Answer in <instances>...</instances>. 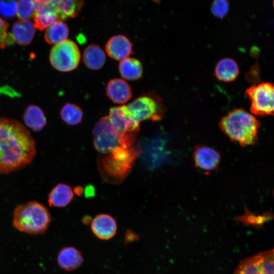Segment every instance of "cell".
<instances>
[{"label": "cell", "mask_w": 274, "mask_h": 274, "mask_svg": "<svg viewBox=\"0 0 274 274\" xmlns=\"http://www.w3.org/2000/svg\"><path fill=\"white\" fill-rule=\"evenodd\" d=\"M37 153L35 140L18 121L0 117V174L29 164Z\"/></svg>", "instance_id": "obj_1"}, {"label": "cell", "mask_w": 274, "mask_h": 274, "mask_svg": "<svg viewBox=\"0 0 274 274\" xmlns=\"http://www.w3.org/2000/svg\"><path fill=\"white\" fill-rule=\"evenodd\" d=\"M219 126L232 141L246 146L257 141L260 123L254 115L244 109H237L224 116Z\"/></svg>", "instance_id": "obj_2"}, {"label": "cell", "mask_w": 274, "mask_h": 274, "mask_svg": "<svg viewBox=\"0 0 274 274\" xmlns=\"http://www.w3.org/2000/svg\"><path fill=\"white\" fill-rule=\"evenodd\" d=\"M51 220L50 214L45 206L37 201H29L15 207L12 224L20 232L38 235L46 232Z\"/></svg>", "instance_id": "obj_3"}, {"label": "cell", "mask_w": 274, "mask_h": 274, "mask_svg": "<svg viewBox=\"0 0 274 274\" xmlns=\"http://www.w3.org/2000/svg\"><path fill=\"white\" fill-rule=\"evenodd\" d=\"M140 153V148L116 147L101 161V172L110 181H121L130 172Z\"/></svg>", "instance_id": "obj_4"}, {"label": "cell", "mask_w": 274, "mask_h": 274, "mask_svg": "<svg viewBox=\"0 0 274 274\" xmlns=\"http://www.w3.org/2000/svg\"><path fill=\"white\" fill-rule=\"evenodd\" d=\"M245 95L251 102L250 111L264 117L274 115V84L262 82L247 88Z\"/></svg>", "instance_id": "obj_5"}, {"label": "cell", "mask_w": 274, "mask_h": 274, "mask_svg": "<svg viewBox=\"0 0 274 274\" xmlns=\"http://www.w3.org/2000/svg\"><path fill=\"white\" fill-rule=\"evenodd\" d=\"M109 117L120 134V146L130 148L139 130L140 123L131 117L126 105L111 108Z\"/></svg>", "instance_id": "obj_6"}, {"label": "cell", "mask_w": 274, "mask_h": 274, "mask_svg": "<svg viewBox=\"0 0 274 274\" xmlns=\"http://www.w3.org/2000/svg\"><path fill=\"white\" fill-rule=\"evenodd\" d=\"M81 58L80 50L73 41L66 40L54 45L49 56L52 66L56 70L67 72L76 68Z\"/></svg>", "instance_id": "obj_7"}, {"label": "cell", "mask_w": 274, "mask_h": 274, "mask_svg": "<svg viewBox=\"0 0 274 274\" xmlns=\"http://www.w3.org/2000/svg\"><path fill=\"white\" fill-rule=\"evenodd\" d=\"M126 107L131 117L139 123L147 120H159L164 114L161 100L150 94L136 98Z\"/></svg>", "instance_id": "obj_8"}, {"label": "cell", "mask_w": 274, "mask_h": 274, "mask_svg": "<svg viewBox=\"0 0 274 274\" xmlns=\"http://www.w3.org/2000/svg\"><path fill=\"white\" fill-rule=\"evenodd\" d=\"M93 134V144L100 153L108 154L120 146V134L109 116L101 118L95 125Z\"/></svg>", "instance_id": "obj_9"}, {"label": "cell", "mask_w": 274, "mask_h": 274, "mask_svg": "<svg viewBox=\"0 0 274 274\" xmlns=\"http://www.w3.org/2000/svg\"><path fill=\"white\" fill-rule=\"evenodd\" d=\"M233 274H274V252L266 251L242 259Z\"/></svg>", "instance_id": "obj_10"}, {"label": "cell", "mask_w": 274, "mask_h": 274, "mask_svg": "<svg viewBox=\"0 0 274 274\" xmlns=\"http://www.w3.org/2000/svg\"><path fill=\"white\" fill-rule=\"evenodd\" d=\"M36 10L33 15L34 26L40 30L46 29L58 20L56 9L50 0H35Z\"/></svg>", "instance_id": "obj_11"}, {"label": "cell", "mask_w": 274, "mask_h": 274, "mask_svg": "<svg viewBox=\"0 0 274 274\" xmlns=\"http://www.w3.org/2000/svg\"><path fill=\"white\" fill-rule=\"evenodd\" d=\"M94 235L101 240H109L116 233L117 226L115 219L110 215L99 214L95 217L91 224Z\"/></svg>", "instance_id": "obj_12"}, {"label": "cell", "mask_w": 274, "mask_h": 274, "mask_svg": "<svg viewBox=\"0 0 274 274\" xmlns=\"http://www.w3.org/2000/svg\"><path fill=\"white\" fill-rule=\"evenodd\" d=\"M105 49L111 58L121 61L132 53V44L125 36L116 35L108 41Z\"/></svg>", "instance_id": "obj_13"}, {"label": "cell", "mask_w": 274, "mask_h": 274, "mask_svg": "<svg viewBox=\"0 0 274 274\" xmlns=\"http://www.w3.org/2000/svg\"><path fill=\"white\" fill-rule=\"evenodd\" d=\"M106 94L113 102L123 104L131 98L132 90L130 86L125 81L115 78L111 80L108 83Z\"/></svg>", "instance_id": "obj_14"}, {"label": "cell", "mask_w": 274, "mask_h": 274, "mask_svg": "<svg viewBox=\"0 0 274 274\" xmlns=\"http://www.w3.org/2000/svg\"><path fill=\"white\" fill-rule=\"evenodd\" d=\"M195 165L199 168L210 171L215 169L220 161V155L214 149L207 146H199L194 153Z\"/></svg>", "instance_id": "obj_15"}, {"label": "cell", "mask_w": 274, "mask_h": 274, "mask_svg": "<svg viewBox=\"0 0 274 274\" xmlns=\"http://www.w3.org/2000/svg\"><path fill=\"white\" fill-rule=\"evenodd\" d=\"M59 266L66 271L78 268L84 262L82 253L77 248L68 246L61 249L57 257Z\"/></svg>", "instance_id": "obj_16"}, {"label": "cell", "mask_w": 274, "mask_h": 274, "mask_svg": "<svg viewBox=\"0 0 274 274\" xmlns=\"http://www.w3.org/2000/svg\"><path fill=\"white\" fill-rule=\"evenodd\" d=\"M74 197V192L68 185L59 183L48 195V202L50 207L62 208L68 204Z\"/></svg>", "instance_id": "obj_17"}, {"label": "cell", "mask_w": 274, "mask_h": 274, "mask_svg": "<svg viewBox=\"0 0 274 274\" xmlns=\"http://www.w3.org/2000/svg\"><path fill=\"white\" fill-rule=\"evenodd\" d=\"M35 34V27L29 20H19L14 23L12 36L16 42L22 46L29 45Z\"/></svg>", "instance_id": "obj_18"}, {"label": "cell", "mask_w": 274, "mask_h": 274, "mask_svg": "<svg viewBox=\"0 0 274 274\" xmlns=\"http://www.w3.org/2000/svg\"><path fill=\"white\" fill-rule=\"evenodd\" d=\"M239 68L232 59L225 58L218 61L215 69V75L219 81L229 82L234 80L238 76Z\"/></svg>", "instance_id": "obj_19"}, {"label": "cell", "mask_w": 274, "mask_h": 274, "mask_svg": "<svg viewBox=\"0 0 274 274\" xmlns=\"http://www.w3.org/2000/svg\"><path fill=\"white\" fill-rule=\"evenodd\" d=\"M106 60L105 53L96 44H91L87 46L83 53V61L84 64L92 70L101 68Z\"/></svg>", "instance_id": "obj_20"}, {"label": "cell", "mask_w": 274, "mask_h": 274, "mask_svg": "<svg viewBox=\"0 0 274 274\" xmlns=\"http://www.w3.org/2000/svg\"><path fill=\"white\" fill-rule=\"evenodd\" d=\"M57 11L58 20L75 17L82 6V0H50Z\"/></svg>", "instance_id": "obj_21"}, {"label": "cell", "mask_w": 274, "mask_h": 274, "mask_svg": "<svg viewBox=\"0 0 274 274\" xmlns=\"http://www.w3.org/2000/svg\"><path fill=\"white\" fill-rule=\"evenodd\" d=\"M25 125L34 131L42 130L47 123L46 118L42 110L35 105L29 106L23 115Z\"/></svg>", "instance_id": "obj_22"}, {"label": "cell", "mask_w": 274, "mask_h": 274, "mask_svg": "<svg viewBox=\"0 0 274 274\" xmlns=\"http://www.w3.org/2000/svg\"><path fill=\"white\" fill-rule=\"evenodd\" d=\"M69 29L61 20H57L48 26L44 33L45 41L49 44L56 45L67 40Z\"/></svg>", "instance_id": "obj_23"}, {"label": "cell", "mask_w": 274, "mask_h": 274, "mask_svg": "<svg viewBox=\"0 0 274 274\" xmlns=\"http://www.w3.org/2000/svg\"><path fill=\"white\" fill-rule=\"evenodd\" d=\"M119 71L121 76L128 80H136L141 78L143 66L137 59L126 58L121 60L119 64Z\"/></svg>", "instance_id": "obj_24"}, {"label": "cell", "mask_w": 274, "mask_h": 274, "mask_svg": "<svg viewBox=\"0 0 274 274\" xmlns=\"http://www.w3.org/2000/svg\"><path fill=\"white\" fill-rule=\"evenodd\" d=\"M60 116L66 124L74 125L79 124L82 121L83 112L77 105L67 102L61 108Z\"/></svg>", "instance_id": "obj_25"}, {"label": "cell", "mask_w": 274, "mask_h": 274, "mask_svg": "<svg viewBox=\"0 0 274 274\" xmlns=\"http://www.w3.org/2000/svg\"><path fill=\"white\" fill-rule=\"evenodd\" d=\"M36 10L35 0H18L16 15L20 20H26L33 16Z\"/></svg>", "instance_id": "obj_26"}, {"label": "cell", "mask_w": 274, "mask_h": 274, "mask_svg": "<svg viewBox=\"0 0 274 274\" xmlns=\"http://www.w3.org/2000/svg\"><path fill=\"white\" fill-rule=\"evenodd\" d=\"M16 0H0V14L6 18L13 17L17 13Z\"/></svg>", "instance_id": "obj_27"}, {"label": "cell", "mask_w": 274, "mask_h": 274, "mask_svg": "<svg viewBox=\"0 0 274 274\" xmlns=\"http://www.w3.org/2000/svg\"><path fill=\"white\" fill-rule=\"evenodd\" d=\"M229 3L227 0H214L211 6L213 14L217 18H223L228 13Z\"/></svg>", "instance_id": "obj_28"}, {"label": "cell", "mask_w": 274, "mask_h": 274, "mask_svg": "<svg viewBox=\"0 0 274 274\" xmlns=\"http://www.w3.org/2000/svg\"><path fill=\"white\" fill-rule=\"evenodd\" d=\"M9 24L0 17V46H4L13 43L14 39L12 36L8 35L7 29Z\"/></svg>", "instance_id": "obj_29"}, {"label": "cell", "mask_w": 274, "mask_h": 274, "mask_svg": "<svg viewBox=\"0 0 274 274\" xmlns=\"http://www.w3.org/2000/svg\"><path fill=\"white\" fill-rule=\"evenodd\" d=\"M139 236L130 230L127 231L125 235L124 242L125 244L129 243L138 240Z\"/></svg>", "instance_id": "obj_30"}, {"label": "cell", "mask_w": 274, "mask_h": 274, "mask_svg": "<svg viewBox=\"0 0 274 274\" xmlns=\"http://www.w3.org/2000/svg\"><path fill=\"white\" fill-rule=\"evenodd\" d=\"M273 6L274 7V0H273Z\"/></svg>", "instance_id": "obj_31"}, {"label": "cell", "mask_w": 274, "mask_h": 274, "mask_svg": "<svg viewBox=\"0 0 274 274\" xmlns=\"http://www.w3.org/2000/svg\"><path fill=\"white\" fill-rule=\"evenodd\" d=\"M273 252H274V249H273Z\"/></svg>", "instance_id": "obj_32"}, {"label": "cell", "mask_w": 274, "mask_h": 274, "mask_svg": "<svg viewBox=\"0 0 274 274\" xmlns=\"http://www.w3.org/2000/svg\"><path fill=\"white\" fill-rule=\"evenodd\" d=\"M273 195H274V190H273Z\"/></svg>", "instance_id": "obj_33"}]
</instances>
